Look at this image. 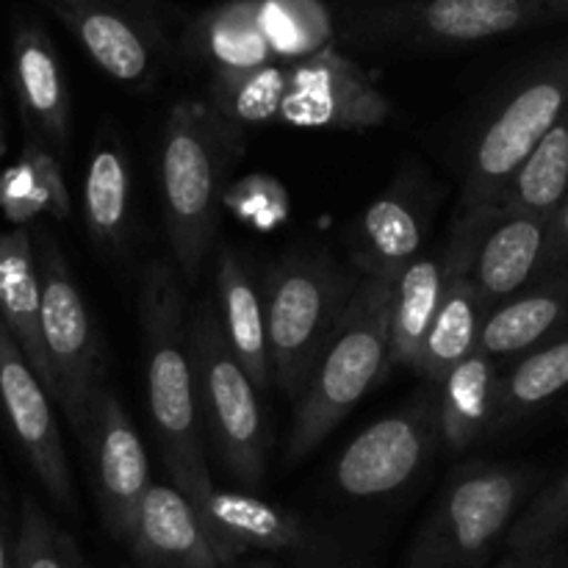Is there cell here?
Returning a JSON list of instances; mask_svg holds the SVG:
<instances>
[{
    "instance_id": "1",
    "label": "cell",
    "mask_w": 568,
    "mask_h": 568,
    "mask_svg": "<svg viewBox=\"0 0 568 568\" xmlns=\"http://www.w3.org/2000/svg\"><path fill=\"white\" fill-rule=\"evenodd\" d=\"M139 320L144 338L150 419L172 475V486L186 494L211 475L189 347L186 297L172 264L155 261L144 270Z\"/></svg>"
},
{
    "instance_id": "2",
    "label": "cell",
    "mask_w": 568,
    "mask_h": 568,
    "mask_svg": "<svg viewBox=\"0 0 568 568\" xmlns=\"http://www.w3.org/2000/svg\"><path fill=\"white\" fill-rule=\"evenodd\" d=\"M242 155V128L222 120L205 100L183 98L170 109L161 136V197L175 266L197 281L220 227L222 181Z\"/></svg>"
},
{
    "instance_id": "3",
    "label": "cell",
    "mask_w": 568,
    "mask_h": 568,
    "mask_svg": "<svg viewBox=\"0 0 568 568\" xmlns=\"http://www.w3.org/2000/svg\"><path fill=\"white\" fill-rule=\"evenodd\" d=\"M392 281L361 277L342 320L333 327L311 381L294 408L286 464L308 458L349 410L392 372L388 364V305Z\"/></svg>"
},
{
    "instance_id": "4",
    "label": "cell",
    "mask_w": 568,
    "mask_h": 568,
    "mask_svg": "<svg viewBox=\"0 0 568 568\" xmlns=\"http://www.w3.org/2000/svg\"><path fill=\"white\" fill-rule=\"evenodd\" d=\"M361 275L322 250H294L275 261L261 286L272 383L292 403L303 397L316 361L358 288Z\"/></svg>"
},
{
    "instance_id": "5",
    "label": "cell",
    "mask_w": 568,
    "mask_h": 568,
    "mask_svg": "<svg viewBox=\"0 0 568 568\" xmlns=\"http://www.w3.org/2000/svg\"><path fill=\"white\" fill-rule=\"evenodd\" d=\"M538 480L527 466H458L410 544L408 568H483Z\"/></svg>"
},
{
    "instance_id": "6",
    "label": "cell",
    "mask_w": 568,
    "mask_h": 568,
    "mask_svg": "<svg viewBox=\"0 0 568 568\" xmlns=\"http://www.w3.org/2000/svg\"><path fill=\"white\" fill-rule=\"evenodd\" d=\"M189 347L197 383L200 419L211 449L233 480L244 488L261 486L270 447L264 408L258 399L261 392L233 355L222 333L220 311L211 303H200L189 316Z\"/></svg>"
},
{
    "instance_id": "7",
    "label": "cell",
    "mask_w": 568,
    "mask_h": 568,
    "mask_svg": "<svg viewBox=\"0 0 568 568\" xmlns=\"http://www.w3.org/2000/svg\"><path fill=\"white\" fill-rule=\"evenodd\" d=\"M568 109V42L516 78L471 144L460 211L497 209L505 186Z\"/></svg>"
},
{
    "instance_id": "8",
    "label": "cell",
    "mask_w": 568,
    "mask_h": 568,
    "mask_svg": "<svg viewBox=\"0 0 568 568\" xmlns=\"http://www.w3.org/2000/svg\"><path fill=\"white\" fill-rule=\"evenodd\" d=\"M568 20V0H375L347 11L355 39L386 48L475 44Z\"/></svg>"
},
{
    "instance_id": "9",
    "label": "cell",
    "mask_w": 568,
    "mask_h": 568,
    "mask_svg": "<svg viewBox=\"0 0 568 568\" xmlns=\"http://www.w3.org/2000/svg\"><path fill=\"white\" fill-rule=\"evenodd\" d=\"M37 266L42 286L39 327L53 381V403H59L72 430L78 433L94 397L105 386L103 349L87 300L53 236H42L39 242Z\"/></svg>"
},
{
    "instance_id": "10",
    "label": "cell",
    "mask_w": 568,
    "mask_h": 568,
    "mask_svg": "<svg viewBox=\"0 0 568 568\" xmlns=\"http://www.w3.org/2000/svg\"><path fill=\"white\" fill-rule=\"evenodd\" d=\"M438 444V388L427 386L344 447L333 469L336 488L353 499L392 497L425 469Z\"/></svg>"
},
{
    "instance_id": "11",
    "label": "cell",
    "mask_w": 568,
    "mask_h": 568,
    "mask_svg": "<svg viewBox=\"0 0 568 568\" xmlns=\"http://www.w3.org/2000/svg\"><path fill=\"white\" fill-rule=\"evenodd\" d=\"M75 37L103 75L125 89H148L166 55L155 0H37Z\"/></svg>"
},
{
    "instance_id": "12",
    "label": "cell",
    "mask_w": 568,
    "mask_h": 568,
    "mask_svg": "<svg viewBox=\"0 0 568 568\" xmlns=\"http://www.w3.org/2000/svg\"><path fill=\"white\" fill-rule=\"evenodd\" d=\"M186 497L222 566L236 564L250 552L294 555L303 560L331 555V541L316 527L255 494L225 491L209 477Z\"/></svg>"
},
{
    "instance_id": "13",
    "label": "cell",
    "mask_w": 568,
    "mask_h": 568,
    "mask_svg": "<svg viewBox=\"0 0 568 568\" xmlns=\"http://www.w3.org/2000/svg\"><path fill=\"white\" fill-rule=\"evenodd\" d=\"M392 116V103L369 72L336 44L288 64L281 116L305 131H372Z\"/></svg>"
},
{
    "instance_id": "14",
    "label": "cell",
    "mask_w": 568,
    "mask_h": 568,
    "mask_svg": "<svg viewBox=\"0 0 568 568\" xmlns=\"http://www.w3.org/2000/svg\"><path fill=\"white\" fill-rule=\"evenodd\" d=\"M78 438L87 449L94 503L103 527L116 541L128 544L153 480L142 436L122 399L109 386L100 388L94 397Z\"/></svg>"
},
{
    "instance_id": "15",
    "label": "cell",
    "mask_w": 568,
    "mask_h": 568,
    "mask_svg": "<svg viewBox=\"0 0 568 568\" xmlns=\"http://www.w3.org/2000/svg\"><path fill=\"white\" fill-rule=\"evenodd\" d=\"M436 209V186L422 166L410 164L377 194L349 231V258L361 277L397 281L419 258Z\"/></svg>"
},
{
    "instance_id": "16",
    "label": "cell",
    "mask_w": 568,
    "mask_h": 568,
    "mask_svg": "<svg viewBox=\"0 0 568 568\" xmlns=\"http://www.w3.org/2000/svg\"><path fill=\"white\" fill-rule=\"evenodd\" d=\"M0 408L44 491L55 505L70 510L75 505V488L53 414V399L3 322H0Z\"/></svg>"
},
{
    "instance_id": "17",
    "label": "cell",
    "mask_w": 568,
    "mask_h": 568,
    "mask_svg": "<svg viewBox=\"0 0 568 568\" xmlns=\"http://www.w3.org/2000/svg\"><path fill=\"white\" fill-rule=\"evenodd\" d=\"M11 72L26 131L53 150L70 144V89L55 44L42 22L28 14L11 20Z\"/></svg>"
},
{
    "instance_id": "18",
    "label": "cell",
    "mask_w": 568,
    "mask_h": 568,
    "mask_svg": "<svg viewBox=\"0 0 568 568\" xmlns=\"http://www.w3.org/2000/svg\"><path fill=\"white\" fill-rule=\"evenodd\" d=\"M128 544L139 568H225L189 497L175 486H150Z\"/></svg>"
},
{
    "instance_id": "19",
    "label": "cell",
    "mask_w": 568,
    "mask_h": 568,
    "mask_svg": "<svg viewBox=\"0 0 568 568\" xmlns=\"http://www.w3.org/2000/svg\"><path fill=\"white\" fill-rule=\"evenodd\" d=\"M568 327V266L544 272L486 314L477 353L491 361L519 358Z\"/></svg>"
},
{
    "instance_id": "20",
    "label": "cell",
    "mask_w": 568,
    "mask_h": 568,
    "mask_svg": "<svg viewBox=\"0 0 568 568\" xmlns=\"http://www.w3.org/2000/svg\"><path fill=\"white\" fill-rule=\"evenodd\" d=\"M549 216L499 214L469 266L471 283L488 311L544 275Z\"/></svg>"
},
{
    "instance_id": "21",
    "label": "cell",
    "mask_w": 568,
    "mask_h": 568,
    "mask_svg": "<svg viewBox=\"0 0 568 568\" xmlns=\"http://www.w3.org/2000/svg\"><path fill=\"white\" fill-rule=\"evenodd\" d=\"M39 308H42V286H39V266L31 236L22 227L0 233V322L53 399V381H50L42 327H39Z\"/></svg>"
},
{
    "instance_id": "22",
    "label": "cell",
    "mask_w": 568,
    "mask_h": 568,
    "mask_svg": "<svg viewBox=\"0 0 568 568\" xmlns=\"http://www.w3.org/2000/svg\"><path fill=\"white\" fill-rule=\"evenodd\" d=\"M216 294H220V322L227 344L247 377L261 394L272 386L270 342H266L264 294L250 277L244 261L225 247L216 266Z\"/></svg>"
},
{
    "instance_id": "23",
    "label": "cell",
    "mask_w": 568,
    "mask_h": 568,
    "mask_svg": "<svg viewBox=\"0 0 568 568\" xmlns=\"http://www.w3.org/2000/svg\"><path fill=\"white\" fill-rule=\"evenodd\" d=\"M189 53L214 72H244L275 61L258 22V0L211 6L186 31Z\"/></svg>"
},
{
    "instance_id": "24",
    "label": "cell",
    "mask_w": 568,
    "mask_h": 568,
    "mask_svg": "<svg viewBox=\"0 0 568 568\" xmlns=\"http://www.w3.org/2000/svg\"><path fill=\"white\" fill-rule=\"evenodd\" d=\"M438 427L449 453H464L483 436H491L497 410L499 364L475 353L438 383Z\"/></svg>"
},
{
    "instance_id": "25",
    "label": "cell",
    "mask_w": 568,
    "mask_h": 568,
    "mask_svg": "<svg viewBox=\"0 0 568 568\" xmlns=\"http://www.w3.org/2000/svg\"><path fill=\"white\" fill-rule=\"evenodd\" d=\"M486 314L488 305L483 303L480 292L471 283V277H453V283H449L447 294L442 300V308H438L436 320H433L430 331H427L419 355H416L410 369L427 386H438L453 366H458L460 361L477 353Z\"/></svg>"
},
{
    "instance_id": "26",
    "label": "cell",
    "mask_w": 568,
    "mask_h": 568,
    "mask_svg": "<svg viewBox=\"0 0 568 568\" xmlns=\"http://www.w3.org/2000/svg\"><path fill=\"white\" fill-rule=\"evenodd\" d=\"M131 220V161L114 133H100L83 181V225L98 247L116 250Z\"/></svg>"
},
{
    "instance_id": "27",
    "label": "cell",
    "mask_w": 568,
    "mask_h": 568,
    "mask_svg": "<svg viewBox=\"0 0 568 568\" xmlns=\"http://www.w3.org/2000/svg\"><path fill=\"white\" fill-rule=\"evenodd\" d=\"M568 388V327L516 358L508 372H499L497 410L491 433L527 419Z\"/></svg>"
},
{
    "instance_id": "28",
    "label": "cell",
    "mask_w": 568,
    "mask_h": 568,
    "mask_svg": "<svg viewBox=\"0 0 568 568\" xmlns=\"http://www.w3.org/2000/svg\"><path fill=\"white\" fill-rule=\"evenodd\" d=\"M568 197V109L516 170L499 197V214L552 216Z\"/></svg>"
},
{
    "instance_id": "29",
    "label": "cell",
    "mask_w": 568,
    "mask_h": 568,
    "mask_svg": "<svg viewBox=\"0 0 568 568\" xmlns=\"http://www.w3.org/2000/svg\"><path fill=\"white\" fill-rule=\"evenodd\" d=\"M288 64L255 67L244 72H214L205 103L236 128L264 125L281 116L283 98H286Z\"/></svg>"
},
{
    "instance_id": "30",
    "label": "cell",
    "mask_w": 568,
    "mask_h": 568,
    "mask_svg": "<svg viewBox=\"0 0 568 568\" xmlns=\"http://www.w3.org/2000/svg\"><path fill=\"white\" fill-rule=\"evenodd\" d=\"M258 22L281 64L303 61L333 44V20L322 0H258Z\"/></svg>"
},
{
    "instance_id": "31",
    "label": "cell",
    "mask_w": 568,
    "mask_h": 568,
    "mask_svg": "<svg viewBox=\"0 0 568 568\" xmlns=\"http://www.w3.org/2000/svg\"><path fill=\"white\" fill-rule=\"evenodd\" d=\"M14 558L17 568H87L75 541L33 499L22 503Z\"/></svg>"
},
{
    "instance_id": "32",
    "label": "cell",
    "mask_w": 568,
    "mask_h": 568,
    "mask_svg": "<svg viewBox=\"0 0 568 568\" xmlns=\"http://www.w3.org/2000/svg\"><path fill=\"white\" fill-rule=\"evenodd\" d=\"M564 532H568V471L527 505L525 514L510 525L505 547L508 552H532L558 544Z\"/></svg>"
},
{
    "instance_id": "33",
    "label": "cell",
    "mask_w": 568,
    "mask_h": 568,
    "mask_svg": "<svg viewBox=\"0 0 568 568\" xmlns=\"http://www.w3.org/2000/svg\"><path fill=\"white\" fill-rule=\"evenodd\" d=\"M222 203L233 211L247 225L270 231V227L281 225L288 214L286 189L277 181L266 175H253L239 181L236 186L227 189L222 194Z\"/></svg>"
},
{
    "instance_id": "34",
    "label": "cell",
    "mask_w": 568,
    "mask_h": 568,
    "mask_svg": "<svg viewBox=\"0 0 568 568\" xmlns=\"http://www.w3.org/2000/svg\"><path fill=\"white\" fill-rule=\"evenodd\" d=\"M22 161H28V166L33 170L39 189L48 197V211L55 220H70L72 216V200L67 192L64 175L59 170V161L50 153L48 144L37 136V133L26 131V148H22Z\"/></svg>"
},
{
    "instance_id": "35",
    "label": "cell",
    "mask_w": 568,
    "mask_h": 568,
    "mask_svg": "<svg viewBox=\"0 0 568 568\" xmlns=\"http://www.w3.org/2000/svg\"><path fill=\"white\" fill-rule=\"evenodd\" d=\"M0 209L11 222H28L48 211V197L39 189L28 161H20L0 175Z\"/></svg>"
},
{
    "instance_id": "36",
    "label": "cell",
    "mask_w": 568,
    "mask_h": 568,
    "mask_svg": "<svg viewBox=\"0 0 568 568\" xmlns=\"http://www.w3.org/2000/svg\"><path fill=\"white\" fill-rule=\"evenodd\" d=\"M568 266V197L558 211L549 216L547 253H544V272Z\"/></svg>"
},
{
    "instance_id": "37",
    "label": "cell",
    "mask_w": 568,
    "mask_h": 568,
    "mask_svg": "<svg viewBox=\"0 0 568 568\" xmlns=\"http://www.w3.org/2000/svg\"><path fill=\"white\" fill-rule=\"evenodd\" d=\"M497 568H568V552L558 541L532 552H508Z\"/></svg>"
},
{
    "instance_id": "38",
    "label": "cell",
    "mask_w": 568,
    "mask_h": 568,
    "mask_svg": "<svg viewBox=\"0 0 568 568\" xmlns=\"http://www.w3.org/2000/svg\"><path fill=\"white\" fill-rule=\"evenodd\" d=\"M0 568H17L14 549H9V544H6L3 532H0Z\"/></svg>"
},
{
    "instance_id": "39",
    "label": "cell",
    "mask_w": 568,
    "mask_h": 568,
    "mask_svg": "<svg viewBox=\"0 0 568 568\" xmlns=\"http://www.w3.org/2000/svg\"><path fill=\"white\" fill-rule=\"evenodd\" d=\"M225 568H272L270 564H258V560H250V564H231V566H225Z\"/></svg>"
},
{
    "instance_id": "40",
    "label": "cell",
    "mask_w": 568,
    "mask_h": 568,
    "mask_svg": "<svg viewBox=\"0 0 568 568\" xmlns=\"http://www.w3.org/2000/svg\"><path fill=\"white\" fill-rule=\"evenodd\" d=\"M0 153H3V133H0Z\"/></svg>"
}]
</instances>
